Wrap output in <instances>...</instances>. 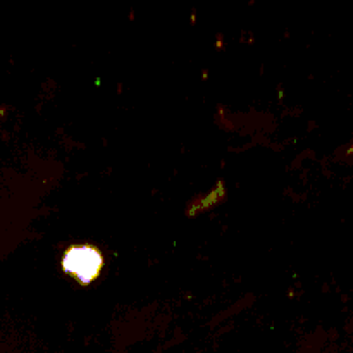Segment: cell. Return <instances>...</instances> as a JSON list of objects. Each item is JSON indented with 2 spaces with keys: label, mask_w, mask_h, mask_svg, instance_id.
Segmentation results:
<instances>
[{
  "label": "cell",
  "mask_w": 353,
  "mask_h": 353,
  "mask_svg": "<svg viewBox=\"0 0 353 353\" xmlns=\"http://www.w3.org/2000/svg\"><path fill=\"white\" fill-rule=\"evenodd\" d=\"M103 265V259L100 252L93 247H71L64 255L62 268L68 274L78 279L83 285H88L99 276Z\"/></svg>",
  "instance_id": "6da1fadb"
}]
</instances>
